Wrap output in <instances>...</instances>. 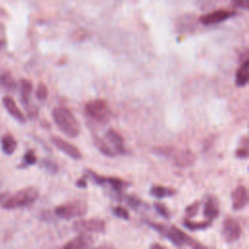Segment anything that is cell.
<instances>
[{
    "label": "cell",
    "mask_w": 249,
    "mask_h": 249,
    "mask_svg": "<svg viewBox=\"0 0 249 249\" xmlns=\"http://www.w3.org/2000/svg\"><path fill=\"white\" fill-rule=\"evenodd\" d=\"M0 83L8 91H14L17 89V83L9 71H4L1 73Z\"/></svg>",
    "instance_id": "cell-22"
},
{
    "label": "cell",
    "mask_w": 249,
    "mask_h": 249,
    "mask_svg": "<svg viewBox=\"0 0 249 249\" xmlns=\"http://www.w3.org/2000/svg\"><path fill=\"white\" fill-rule=\"evenodd\" d=\"M248 203V191L245 186L236 187L231 193V208L234 211L243 209Z\"/></svg>",
    "instance_id": "cell-11"
},
{
    "label": "cell",
    "mask_w": 249,
    "mask_h": 249,
    "mask_svg": "<svg viewBox=\"0 0 249 249\" xmlns=\"http://www.w3.org/2000/svg\"><path fill=\"white\" fill-rule=\"evenodd\" d=\"M51 142L61 152L66 154L68 157H70L73 160H80L82 159V153L80 150L73 145L72 143L62 139L58 136H51Z\"/></svg>",
    "instance_id": "cell-9"
},
{
    "label": "cell",
    "mask_w": 249,
    "mask_h": 249,
    "mask_svg": "<svg viewBox=\"0 0 249 249\" xmlns=\"http://www.w3.org/2000/svg\"><path fill=\"white\" fill-rule=\"evenodd\" d=\"M105 228V221L97 218L80 219L73 224V229L77 232H103Z\"/></svg>",
    "instance_id": "cell-7"
},
{
    "label": "cell",
    "mask_w": 249,
    "mask_h": 249,
    "mask_svg": "<svg viewBox=\"0 0 249 249\" xmlns=\"http://www.w3.org/2000/svg\"><path fill=\"white\" fill-rule=\"evenodd\" d=\"M232 4L236 7L246 10L248 8V0H231Z\"/></svg>",
    "instance_id": "cell-33"
},
{
    "label": "cell",
    "mask_w": 249,
    "mask_h": 249,
    "mask_svg": "<svg viewBox=\"0 0 249 249\" xmlns=\"http://www.w3.org/2000/svg\"><path fill=\"white\" fill-rule=\"evenodd\" d=\"M147 225L153 230L157 231L159 233L167 238L177 247H182L184 245H189L194 248L203 247L202 244L198 243L196 240L193 239L191 236L186 234L183 231L178 229L175 226H166L155 222H147Z\"/></svg>",
    "instance_id": "cell-1"
},
{
    "label": "cell",
    "mask_w": 249,
    "mask_h": 249,
    "mask_svg": "<svg viewBox=\"0 0 249 249\" xmlns=\"http://www.w3.org/2000/svg\"><path fill=\"white\" fill-rule=\"evenodd\" d=\"M35 94H36V97L39 100H41V101L46 100L47 97H48V88H47V86L44 83H40L37 87Z\"/></svg>",
    "instance_id": "cell-29"
},
{
    "label": "cell",
    "mask_w": 249,
    "mask_h": 249,
    "mask_svg": "<svg viewBox=\"0 0 249 249\" xmlns=\"http://www.w3.org/2000/svg\"><path fill=\"white\" fill-rule=\"evenodd\" d=\"M105 137L114 145L115 152L120 155L125 154V147H124V140L123 136L115 129L109 128L105 132Z\"/></svg>",
    "instance_id": "cell-15"
},
{
    "label": "cell",
    "mask_w": 249,
    "mask_h": 249,
    "mask_svg": "<svg viewBox=\"0 0 249 249\" xmlns=\"http://www.w3.org/2000/svg\"><path fill=\"white\" fill-rule=\"evenodd\" d=\"M52 117L57 127L69 138H76L80 134V124L73 113L65 107H55L52 111Z\"/></svg>",
    "instance_id": "cell-2"
},
{
    "label": "cell",
    "mask_w": 249,
    "mask_h": 249,
    "mask_svg": "<svg viewBox=\"0 0 249 249\" xmlns=\"http://www.w3.org/2000/svg\"><path fill=\"white\" fill-rule=\"evenodd\" d=\"M92 143L93 145L96 147V149L103 154L106 157H110L113 158L116 155V152L112 150V148H110V146L99 136L97 135H93L92 136Z\"/></svg>",
    "instance_id": "cell-19"
},
{
    "label": "cell",
    "mask_w": 249,
    "mask_h": 249,
    "mask_svg": "<svg viewBox=\"0 0 249 249\" xmlns=\"http://www.w3.org/2000/svg\"><path fill=\"white\" fill-rule=\"evenodd\" d=\"M154 207H155V209L157 210V212H158L160 216H162V217L165 218V219H168V218H169L170 213H169L167 207H166L164 204L160 203V202H155Z\"/></svg>",
    "instance_id": "cell-30"
},
{
    "label": "cell",
    "mask_w": 249,
    "mask_h": 249,
    "mask_svg": "<svg viewBox=\"0 0 249 249\" xmlns=\"http://www.w3.org/2000/svg\"><path fill=\"white\" fill-rule=\"evenodd\" d=\"M20 87V101L23 104L30 101V95L33 90V84L27 79H21L19 82Z\"/></svg>",
    "instance_id": "cell-18"
},
{
    "label": "cell",
    "mask_w": 249,
    "mask_h": 249,
    "mask_svg": "<svg viewBox=\"0 0 249 249\" xmlns=\"http://www.w3.org/2000/svg\"><path fill=\"white\" fill-rule=\"evenodd\" d=\"M87 113L98 123H106L110 117L108 103L104 99H93L89 101L86 106Z\"/></svg>",
    "instance_id": "cell-6"
},
{
    "label": "cell",
    "mask_w": 249,
    "mask_h": 249,
    "mask_svg": "<svg viewBox=\"0 0 249 249\" xmlns=\"http://www.w3.org/2000/svg\"><path fill=\"white\" fill-rule=\"evenodd\" d=\"M39 196V191L35 187H26L21 189L12 195L7 196L4 200L2 206L5 209H16L20 207H25L34 203Z\"/></svg>",
    "instance_id": "cell-4"
},
{
    "label": "cell",
    "mask_w": 249,
    "mask_h": 249,
    "mask_svg": "<svg viewBox=\"0 0 249 249\" xmlns=\"http://www.w3.org/2000/svg\"><path fill=\"white\" fill-rule=\"evenodd\" d=\"M26 112H27V116L29 119L31 120H35L37 119L38 115H39V110L37 108V106H35L34 104H32L30 101L28 103L23 104Z\"/></svg>",
    "instance_id": "cell-26"
},
{
    "label": "cell",
    "mask_w": 249,
    "mask_h": 249,
    "mask_svg": "<svg viewBox=\"0 0 249 249\" xmlns=\"http://www.w3.org/2000/svg\"><path fill=\"white\" fill-rule=\"evenodd\" d=\"M3 105L5 106L6 110L8 111V113L14 118L16 119L18 122L19 123H25L26 122V118L23 115V113L19 110V108L18 107L17 103L15 102V100L11 97V96H5L2 99Z\"/></svg>",
    "instance_id": "cell-14"
},
{
    "label": "cell",
    "mask_w": 249,
    "mask_h": 249,
    "mask_svg": "<svg viewBox=\"0 0 249 249\" xmlns=\"http://www.w3.org/2000/svg\"><path fill=\"white\" fill-rule=\"evenodd\" d=\"M113 214L118 217V218H121L123 220H128L129 219V212L123 206H115L113 207Z\"/></svg>",
    "instance_id": "cell-28"
},
{
    "label": "cell",
    "mask_w": 249,
    "mask_h": 249,
    "mask_svg": "<svg viewBox=\"0 0 249 249\" xmlns=\"http://www.w3.org/2000/svg\"><path fill=\"white\" fill-rule=\"evenodd\" d=\"M249 80V60H245L239 65L235 73V85L239 88L245 87Z\"/></svg>",
    "instance_id": "cell-16"
},
{
    "label": "cell",
    "mask_w": 249,
    "mask_h": 249,
    "mask_svg": "<svg viewBox=\"0 0 249 249\" xmlns=\"http://www.w3.org/2000/svg\"><path fill=\"white\" fill-rule=\"evenodd\" d=\"M125 199H126V204L133 209H138L139 206L141 205V200L135 196H127Z\"/></svg>",
    "instance_id": "cell-31"
},
{
    "label": "cell",
    "mask_w": 249,
    "mask_h": 249,
    "mask_svg": "<svg viewBox=\"0 0 249 249\" xmlns=\"http://www.w3.org/2000/svg\"><path fill=\"white\" fill-rule=\"evenodd\" d=\"M233 16H234V13L232 11L218 10V11H214L201 16L199 18V21L204 25H212V24L223 22Z\"/></svg>",
    "instance_id": "cell-10"
},
{
    "label": "cell",
    "mask_w": 249,
    "mask_h": 249,
    "mask_svg": "<svg viewBox=\"0 0 249 249\" xmlns=\"http://www.w3.org/2000/svg\"><path fill=\"white\" fill-rule=\"evenodd\" d=\"M8 196V193H1L0 194V206L3 204L4 200L6 199V197Z\"/></svg>",
    "instance_id": "cell-35"
},
{
    "label": "cell",
    "mask_w": 249,
    "mask_h": 249,
    "mask_svg": "<svg viewBox=\"0 0 249 249\" xmlns=\"http://www.w3.org/2000/svg\"><path fill=\"white\" fill-rule=\"evenodd\" d=\"M199 207H200V202L199 201H194L193 203L188 205L185 209L186 218L191 219V218L196 216L198 211H199Z\"/></svg>",
    "instance_id": "cell-25"
},
{
    "label": "cell",
    "mask_w": 249,
    "mask_h": 249,
    "mask_svg": "<svg viewBox=\"0 0 249 249\" xmlns=\"http://www.w3.org/2000/svg\"><path fill=\"white\" fill-rule=\"evenodd\" d=\"M221 233L227 243H232L238 240L241 235V228L238 221L231 217L226 218L222 225Z\"/></svg>",
    "instance_id": "cell-8"
},
{
    "label": "cell",
    "mask_w": 249,
    "mask_h": 249,
    "mask_svg": "<svg viewBox=\"0 0 249 249\" xmlns=\"http://www.w3.org/2000/svg\"><path fill=\"white\" fill-rule=\"evenodd\" d=\"M88 211V205L85 201L75 200L58 205L54 209V213L57 217L69 220L72 218H80L84 216Z\"/></svg>",
    "instance_id": "cell-5"
},
{
    "label": "cell",
    "mask_w": 249,
    "mask_h": 249,
    "mask_svg": "<svg viewBox=\"0 0 249 249\" xmlns=\"http://www.w3.org/2000/svg\"><path fill=\"white\" fill-rule=\"evenodd\" d=\"M235 156L238 159H247L248 158V144L247 141L244 142V145L238 147L235 151Z\"/></svg>",
    "instance_id": "cell-32"
},
{
    "label": "cell",
    "mask_w": 249,
    "mask_h": 249,
    "mask_svg": "<svg viewBox=\"0 0 249 249\" xmlns=\"http://www.w3.org/2000/svg\"><path fill=\"white\" fill-rule=\"evenodd\" d=\"M176 194V190L160 186V185H154L150 189V195L157 197V198H162V197H167V196H172Z\"/></svg>",
    "instance_id": "cell-20"
},
{
    "label": "cell",
    "mask_w": 249,
    "mask_h": 249,
    "mask_svg": "<svg viewBox=\"0 0 249 249\" xmlns=\"http://www.w3.org/2000/svg\"><path fill=\"white\" fill-rule=\"evenodd\" d=\"M92 244H93V238L89 233L79 232L77 236H75L73 239L69 240L66 244H64L63 248L83 249V248H89L92 246Z\"/></svg>",
    "instance_id": "cell-12"
},
{
    "label": "cell",
    "mask_w": 249,
    "mask_h": 249,
    "mask_svg": "<svg viewBox=\"0 0 249 249\" xmlns=\"http://www.w3.org/2000/svg\"><path fill=\"white\" fill-rule=\"evenodd\" d=\"M3 46H4V42L3 41H1L0 40V51L2 50V48H3Z\"/></svg>",
    "instance_id": "cell-36"
},
{
    "label": "cell",
    "mask_w": 249,
    "mask_h": 249,
    "mask_svg": "<svg viewBox=\"0 0 249 249\" xmlns=\"http://www.w3.org/2000/svg\"><path fill=\"white\" fill-rule=\"evenodd\" d=\"M76 185L79 187V188H85L87 186V180L85 178H81L79 179L77 182H76Z\"/></svg>",
    "instance_id": "cell-34"
},
{
    "label": "cell",
    "mask_w": 249,
    "mask_h": 249,
    "mask_svg": "<svg viewBox=\"0 0 249 249\" xmlns=\"http://www.w3.org/2000/svg\"><path fill=\"white\" fill-rule=\"evenodd\" d=\"M220 214V207L218 199L214 196H207L203 204V215L208 220H214Z\"/></svg>",
    "instance_id": "cell-13"
},
{
    "label": "cell",
    "mask_w": 249,
    "mask_h": 249,
    "mask_svg": "<svg viewBox=\"0 0 249 249\" xmlns=\"http://www.w3.org/2000/svg\"><path fill=\"white\" fill-rule=\"evenodd\" d=\"M107 184H109L115 191H122L127 185L125 181L118 177H107Z\"/></svg>",
    "instance_id": "cell-24"
},
{
    "label": "cell",
    "mask_w": 249,
    "mask_h": 249,
    "mask_svg": "<svg viewBox=\"0 0 249 249\" xmlns=\"http://www.w3.org/2000/svg\"><path fill=\"white\" fill-rule=\"evenodd\" d=\"M154 152L160 156L165 157L171 162L180 168H186L193 165L196 161V155L189 149H178L171 146L155 147Z\"/></svg>",
    "instance_id": "cell-3"
},
{
    "label": "cell",
    "mask_w": 249,
    "mask_h": 249,
    "mask_svg": "<svg viewBox=\"0 0 249 249\" xmlns=\"http://www.w3.org/2000/svg\"><path fill=\"white\" fill-rule=\"evenodd\" d=\"M183 225L190 231H200V230H205V229L211 227L212 221L207 219V220L200 221V222H195V221H192V220L186 218L183 222Z\"/></svg>",
    "instance_id": "cell-21"
},
{
    "label": "cell",
    "mask_w": 249,
    "mask_h": 249,
    "mask_svg": "<svg viewBox=\"0 0 249 249\" xmlns=\"http://www.w3.org/2000/svg\"><path fill=\"white\" fill-rule=\"evenodd\" d=\"M41 164H42V166H43L48 172H50V173H52V174H54V173L57 172V169H58L57 164H56L54 161L51 160L44 159V160H42Z\"/></svg>",
    "instance_id": "cell-27"
},
{
    "label": "cell",
    "mask_w": 249,
    "mask_h": 249,
    "mask_svg": "<svg viewBox=\"0 0 249 249\" xmlns=\"http://www.w3.org/2000/svg\"><path fill=\"white\" fill-rule=\"evenodd\" d=\"M1 149L4 154L10 156L13 155L17 149L18 142L12 134H5L1 137Z\"/></svg>",
    "instance_id": "cell-17"
},
{
    "label": "cell",
    "mask_w": 249,
    "mask_h": 249,
    "mask_svg": "<svg viewBox=\"0 0 249 249\" xmlns=\"http://www.w3.org/2000/svg\"><path fill=\"white\" fill-rule=\"evenodd\" d=\"M36 162H37V157H36L34 151L33 150H27L24 153L18 167L19 168H26V167H28L30 165L35 164Z\"/></svg>",
    "instance_id": "cell-23"
}]
</instances>
